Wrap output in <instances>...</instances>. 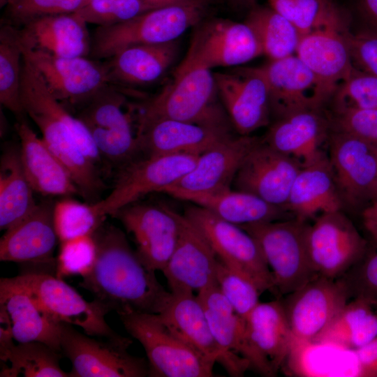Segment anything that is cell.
<instances>
[{"label":"cell","mask_w":377,"mask_h":377,"mask_svg":"<svg viewBox=\"0 0 377 377\" xmlns=\"http://www.w3.org/2000/svg\"><path fill=\"white\" fill-rule=\"evenodd\" d=\"M132 341L101 340L83 334L73 325H60L61 353L72 364L71 377H145L148 361L128 352Z\"/></svg>","instance_id":"8fae6325"},{"label":"cell","mask_w":377,"mask_h":377,"mask_svg":"<svg viewBox=\"0 0 377 377\" xmlns=\"http://www.w3.org/2000/svg\"><path fill=\"white\" fill-rule=\"evenodd\" d=\"M179 52L177 40L121 48L104 62L109 84L143 85L154 82L174 64Z\"/></svg>","instance_id":"f546056e"},{"label":"cell","mask_w":377,"mask_h":377,"mask_svg":"<svg viewBox=\"0 0 377 377\" xmlns=\"http://www.w3.org/2000/svg\"><path fill=\"white\" fill-rule=\"evenodd\" d=\"M23 52L19 29L6 24L0 30V101L19 120L25 114L20 98Z\"/></svg>","instance_id":"f35d334b"},{"label":"cell","mask_w":377,"mask_h":377,"mask_svg":"<svg viewBox=\"0 0 377 377\" xmlns=\"http://www.w3.org/2000/svg\"><path fill=\"white\" fill-rule=\"evenodd\" d=\"M231 130L159 119L138 127L140 151L146 156L170 154L200 156L232 137Z\"/></svg>","instance_id":"d4e9b609"},{"label":"cell","mask_w":377,"mask_h":377,"mask_svg":"<svg viewBox=\"0 0 377 377\" xmlns=\"http://www.w3.org/2000/svg\"><path fill=\"white\" fill-rule=\"evenodd\" d=\"M0 307L6 312L17 343L38 341L61 353L60 325L26 289L11 278L0 280Z\"/></svg>","instance_id":"f1b7e54d"},{"label":"cell","mask_w":377,"mask_h":377,"mask_svg":"<svg viewBox=\"0 0 377 377\" xmlns=\"http://www.w3.org/2000/svg\"><path fill=\"white\" fill-rule=\"evenodd\" d=\"M119 316L126 332L145 350L148 376H213L216 362L179 338L158 313L133 311Z\"/></svg>","instance_id":"277c9868"},{"label":"cell","mask_w":377,"mask_h":377,"mask_svg":"<svg viewBox=\"0 0 377 377\" xmlns=\"http://www.w3.org/2000/svg\"><path fill=\"white\" fill-rule=\"evenodd\" d=\"M56 258L55 275L60 279L70 276L83 277L91 270L97 254L92 235H82L59 242Z\"/></svg>","instance_id":"7bdbcfd3"},{"label":"cell","mask_w":377,"mask_h":377,"mask_svg":"<svg viewBox=\"0 0 377 377\" xmlns=\"http://www.w3.org/2000/svg\"><path fill=\"white\" fill-rule=\"evenodd\" d=\"M50 201L38 204L20 223L6 230L0 241V260L41 267L43 273L54 274V252L59 242Z\"/></svg>","instance_id":"44dd1931"},{"label":"cell","mask_w":377,"mask_h":377,"mask_svg":"<svg viewBox=\"0 0 377 377\" xmlns=\"http://www.w3.org/2000/svg\"><path fill=\"white\" fill-rule=\"evenodd\" d=\"M245 323L249 343L266 376H275L293 348V337L281 301L260 302Z\"/></svg>","instance_id":"4316f807"},{"label":"cell","mask_w":377,"mask_h":377,"mask_svg":"<svg viewBox=\"0 0 377 377\" xmlns=\"http://www.w3.org/2000/svg\"><path fill=\"white\" fill-rule=\"evenodd\" d=\"M348 31L340 11L334 7L317 27L300 38L295 54L314 75L312 102L316 108L334 94L355 68Z\"/></svg>","instance_id":"52a82bcc"},{"label":"cell","mask_w":377,"mask_h":377,"mask_svg":"<svg viewBox=\"0 0 377 377\" xmlns=\"http://www.w3.org/2000/svg\"><path fill=\"white\" fill-rule=\"evenodd\" d=\"M126 96L109 84L82 106L77 116L89 131L101 158L123 168L140 153L135 108L126 111ZM137 124V122H136Z\"/></svg>","instance_id":"ba28073f"},{"label":"cell","mask_w":377,"mask_h":377,"mask_svg":"<svg viewBox=\"0 0 377 377\" xmlns=\"http://www.w3.org/2000/svg\"><path fill=\"white\" fill-rule=\"evenodd\" d=\"M354 353L357 361L358 376L377 377V337Z\"/></svg>","instance_id":"816d5d0a"},{"label":"cell","mask_w":377,"mask_h":377,"mask_svg":"<svg viewBox=\"0 0 377 377\" xmlns=\"http://www.w3.org/2000/svg\"><path fill=\"white\" fill-rule=\"evenodd\" d=\"M156 8L144 0H89L76 13L87 23L110 26Z\"/></svg>","instance_id":"ee69618b"},{"label":"cell","mask_w":377,"mask_h":377,"mask_svg":"<svg viewBox=\"0 0 377 377\" xmlns=\"http://www.w3.org/2000/svg\"><path fill=\"white\" fill-rule=\"evenodd\" d=\"M158 314L184 341L200 354L222 365L231 376H242L251 369L244 357L224 350L216 341L203 309L193 292L171 293Z\"/></svg>","instance_id":"d6986e66"},{"label":"cell","mask_w":377,"mask_h":377,"mask_svg":"<svg viewBox=\"0 0 377 377\" xmlns=\"http://www.w3.org/2000/svg\"><path fill=\"white\" fill-rule=\"evenodd\" d=\"M137 114V128L159 119L216 128L232 126L221 101L214 75L200 67L176 69L174 78Z\"/></svg>","instance_id":"3957f363"},{"label":"cell","mask_w":377,"mask_h":377,"mask_svg":"<svg viewBox=\"0 0 377 377\" xmlns=\"http://www.w3.org/2000/svg\"><path fill=\"white\" fill-rule=\"evenodd\" d=\"M89 0H15L7 6L14 24L25 23L42 17L76 13Z\"/></svg>","instance_id":"7dc6e473"},{"label":"cell","mask_w":377,"mask_h":377,"mask_svg":"<svg viewBox=\"0 0 377 377\" xmlns=\"http://www.w3.org/2000/svg\"><path fill=\"white\" fill-rule=\"evenodd\" d=\"M259 142L250 135H233L200 155L187 174L162 192L174 196L230 188L242 161Z\"/></svg>","instance_id":"603a6c76"},{"label":"cell","mask_w":377,"mask_h":377,"mask_svg":"<svg viewBox=\"0 0 377 377\" xmlns=\"http://www.w3.org/2000/svg\"><path fill=\"white\" fill-rule=\"evenodd\" d=\"M22 48L50 94L64 105L83 106L110 84L104 63L86 57H57L22 44Z\"/></svg>","instance_id":"e0dca14e"},{"label":"cell","mask_w":377,"mask_h":377,"mask_svg":"<svg viewBox=\"0 0 377 377\" xmlns=\"http://www.w3.org/2000/svg\"><path fill=\"white\" fill-rule=\"evenodd\" d=\"M15 1V0H0L1 7L4 6H8L12 3Z\"/></svg>","instance_id":"91938a15"},{"label":"cell","mask_w":377,"mask_h":377,"mask_svg":"<svg viewBox=\"0 0 377 377\" xmlns=\"http://www.w3.org/2000/svg\"><path fill=\"white\" fill-rule=\"evenodd\" d=\"M197 296L217 343L224 350L244 357L249 362L251 369L266 376L262 363L249 343L245 320L235 311L217 283L200 291Z\"/></svg>","instance_id":"836d02e7"},{"label":"cell","mask_w":377,"mask_h":377,"mask_svg":"<svg viewBox=\"0 0 377 377\" xmlns=\"http://www.w3.org/2000/svg\"><path fill=\"white\" fill-rule=\"evenodd\" d=\"M154 8H161L175 5L198 4L205 5L200 0H144Z\"/></svg>","instance_id":"9f6ffc18"},{"label":"cell","mask_w":377,"mask_h":377,"mask_svg":"<svg viewBox=\"0 0 377 377\" xmlns=\"http://www.w3.org/2000/svg\"><path fill=\"white\" fill-rule=\"evenodd\" d=\"M87 24L76 13L39 17L19 29L20 40L31 50L57 57H87L91 46Z\"/></svg>","instance_id":"484cf974"},{"label":"cell","mask_w":377,"mask_h":377,"mask_svg":"<svg viewBox=\"0 0 377 377\" xmlns=\"http://www.w3.org/2000/svg\"><path fill=\"white\" fill-rule=\"evenodd\" d=\"M337 131H343L377 146V109L338 110Z\"/></svg>","instance_id":"681fc988"},{"label":"cell","mask_w":377,"mask_h":377,"mask_svg":"<svg viewBox=\"0 0 377 377\" xmlns=\"http://www.w3.org/2000/svg\"><path fill=\"white\" fill-rule=\"evenodd\" d=\"M252 68L265 80L271 109L279 117L298 110L315 108L312 102L314 75L296 54L270 60L265 65Z\"/></svg>","instance_id":"1f68e13d"},{"label":"cell","mask_w":377,"mask_h":377,"mask_svg":"<svg viewBox=\"0 0 377 377\" xmlns=\"http://www.w3.org/2000/svg\"><path fill=\"white\" fill-rule=\"evenodd\" d=\"M180 214L165 205L133 202L112 216L121 221L133 238L142 264L154 272L163 271L177 245Z\"/></svg>","instance_id":"2e32d148"},{"label":"cell","mask_w":377,"mask_h":377,"mask_svg":"<svg viewBox=\"0 0 377 377\" xmlns=\"http://www.w3.org/2000/svg\"><path fill=\"white\" fill-rule=\"evenodd\" d=\"M25 175L35 192L46 196H71L80 191L68 172L42 138L23 119L15 126Z\"/></svg>","instance_id":"4dcf8cb0"},{"label":"cell","mask_w":377,"mask_h":377,"mask_svg":"<svg viewBox=\"0 0 377 377\" xmlns=\"http://www.w3.org/2000/svg\"><path fill=\"white\" fill-rule=\"evenodd\" d=\"M302 165L296 158L260 141L242 161L232 183L235 190L285 209L293 183Z\"/></svg>","instance_id":"ac0fdd59"},{"label":"cell","mask_w":377,"mask_h":377,"mask_svg":"<svg viewBox=\"0 0 377 377\" xmlns=\"http://www.w3.org/2000/svg\"><path fill=\"white\" fill-rule=\"evenodd\" d=\"M350 298L343 280L316 276L281 301L293 347L312 343Z\"/></svg>","instance_id":"4fadbf2b"},{"label":"cell","mask_w":377,"mask_h":377,"mask_svg":"<svg viewBox=\"0 0 377 377\" xmlns=\"http://www.w3.org/2000/svg\"><path fill=\"white\" fill-rule=\"evenodd\" d=\"M11 279L27 290L57 322L82 328L84 333L99 338L122 340L105 321L110 309L94 300H85L78 292L55 274L27 272Z\"/></svg>","instance_id":"9c48e42d"},{"label":"cell","mask_w":377,"mask_h":377,"mask_svg":"<svg viewBox=\"0 0 377 377\" xmlns=\"http://www.w3.org/2000/svg\"><path fill=\"white\" fill-rule=\"evenodd\" d=\"M10 319L5 310L0 307V358L5 362L10 349L15 345Z\"/></svg>","instance_id":"f5cc1de1"},{"label":"cell","mask_w":377,"mask_h":377,"mask_svg":"<svg viewBox=\"0 0 377 377\" xmlns=\"http://www.w3.org/2000/svg\"><path fill=\"white\" fill-rule=\"evenodd\" d=\"M34 190L24 171L19 148L8 147L0 164V229L20 223L36 207Z\"/></svg>","instance_id":"d590c367"},{"label":"cell","mask_w":377,"mask_h":377,"mask_svg":"<svg viewBox=\"0 0 377 377\" xmlns=\"http://www.w3.org/2000/svg\"><path fill=\"white\" fill-rule=\"evenodd\" d=\"M205 6L175 5L146 11L119 24L99 27L91 39V56L108 59L127 46L156 44L177 40L186 30L198 24Z\"/></svg>","instance_id":"5b68a950"},{"label":"cell","mask_w":377,"mask_h":377,"mask_svg":"<svg viewBox=\"0 0 377 377\" xmlns=\"http://www.w3.org/2000/svg\"><path fill=\"white\" fill-rule=\"evenodd\" d=\"M305 240L311 265L317 276L339 279L360 262L367 243L341 210L318 215L307 224Z\"/></svg>","instance_id":"7c38bea8"},{"label":"cell","mask_w":377,"mask_h":377,"mask_svg":"<svg viewBox=\"0 0 377 377\" xmlns=\"http://www.w3.org/2000/svg\"><path fill=\"white\" fill-rule=\"evenodd\" d=\"M348 43L354 66L377 77V31L368 28L355 34L348 31Z\"/></svg>","instance_id":"f907efd6"},{"label":"cell","mask_w":377,"mask_h":377,"mask_svg":"<svg viewBox=\"0 0 377 377\" xmlns=\"http://www.w3.org/2000/svg\"><path fill=\"white\" fill-rule=\"evenodd\" d=\"M97 254L91 270L80 286L119 315L137 311L159 313L172 293L158 281L130 246L124 232L105 224L93 234Z\"/></svg>","instance_id":"6da1fadb"},{"label":"cell","mask_w":377,"mask_h":377,"mask_svg":"<svg viewBox=\"0 0 377 377\" xmlns=\"http://www.w3.org/2000/svg\"><path fill=\"white\" fill-rule=\"evenodd\" d=\"M245 22L258 38L263 54L270 60L296 54L300 40L297 29L271 7L254 6Z\"/></svg>","instance_id":"74e56055"},{"label":"cell","mask_w":377,"mask_h":377,"mask_svg":"<svg viewBox=\"0 0 377 377\" xmlns=\"http://www.w3.org/2000/svg\"><path fill=\"white\" fill-rule=\"evenodd\" d=\"M340 278L350 297L366 302L377 311V253L362 258Z\"/></svg>","instance_id":"c3c4849f"},{"label":"cell","mask_w":377,"mask_h":377,"mask_svg":"<svg viewBox=\"0 0 377 377\" xmlns=\"http://www.w3.org/2000/svg\"><path fill=\"white\" fill-rule=\"evenodd\" d=\"M214 75L222 104L239 135H250L269 124L272 109L268 88L252 67Z\"/></svg>","instance_id":"ffe728a7"},{"label":"cell","mask_w":377,"mask_h":377,"mask_svg":"<svg viewBox=\"0 0 377 377\" xmlns=\"http://www.w3.org/2000/svg\"><path fill=\"white\" fill-rule=\"evenodd\" d=\"M20 98L25 114L36 124L48 149L68 172L80 195L88 202H98L105 184L98 167L76 142L87 135L84 124L50 94L37 73L23 77Z\"/></svg>","instance_id":"7a4b0ae2"},{"label":"cell","mask_w":377,"mask_h":377,"mask_svg":"<svg viewBox=\"0 0 377 377\" xmlns=\"http://www.w3.org/2000/svg\"><path fill=\"white\" fill-rule=\"evenodd\" d=\"M60 353L46 343L38 341L18 343L9 351L1 377H68L70 372L60 366Z\"/></svg>","instance_id":"ab89813d"},{"label":"cell","mask_w":377,"mask_h":377,"mask_svg":"<svg viewBox=\"0 0 377 377\" xmlns=\"http://www.w3.org/2000/svg\"><path fill=\"white\" fill-rule=\"evenodd\" d=\"M358 7L369 28L377 31V0H358Z\"/></svg>","instance_id":"11a10c76"},{"label":"cell","mask_w":377,"mask_h":377,"mask_svg":"<svg viewBox=\"0 0 377 377\" xmlns=\"http://www.w3.org/2000/svg\"><path fill=\"white\" fill-rule=\"evenodd\" d=\"M218 260L202 235L181 214L179 239L162 271L170 292L199 293L216 284Z\"/></svg>","instance_id":"cb8c5ba5"},{"label":"cell","mask_w":377,"mask_h":377,"mask_svg":"<svg viewBox=\"0 0 377 377\" xmlns=\"http://www.w3.org/2000/svg\"><path fill=\"white\" fill-rule=\"evenodd\" d=\"M334 96L338 110L377 109V77L355 67Z\"/></svg>","instance_id":"bcb514c9"},{"label":"cell","mask_w":377,"mask_h":377,"mask_svg":"<svg viewBox=\"0 0 377 377\" xmlns=\"http://www.w3.org/2000/svg\"><path fill=\"white\" fill-rule=\"evenodd\" d=\"M309 108L279 117L268 129L263 142L275 150L308 164L324 152L321 145L325 138L327 124L318 112Z\"/></svg>","instance_id":"d6a6232c"},{"label":"cell","mask_w":377,"mask_h":377,"mask_svg":"<svg viewBox=\"0 0 377 377\" xmlns=\"http://www.w3.org/2000/svg\"><path fill=\"white\" fill-rule=\"evenodd\" d=\"M205 5L211 2L215 1L216 0H200Z\"/></svg>","instance_id":"94428289"},{"label":"cell","mask_w":377,"mask_h":377,"mask_svg":"<svg viewBox=\"0 0 377 377\" xmlns=\"http://www.w3.org/2000/svg\"><path fill=\"white\" fill-rule=\"evenodd\" d=\"M343 200L327 156L303 165L291 186L285 209L306 221L317 214L340 211Z\"/></svg>","instance_id":"83f0119b"},{"label":"cell","mask_w":377,"mask_h":377,"mask_svg":"<svg viewBox=\"0 0 377 377\" xmlns=\"http://www.w3.org/2000/svg\"><path fill=\"white\" fill-rule=\"evenodd\" d=\"M362 219L365 230L377 243V199L363 209Z\"/></svg>","instance_id":"db71d44e"},{"label":"cell","mask_w":377,"mask_h":377,"mask_svg":"<svg viewBox=\"0 0 377 377\" xmlns=\"http://www.w3.org/2000/svg\"><path fill=\"white\" fill-rule=\"evenodd\" d=\"M184 215L205 238L220 261L252 280L262 293L274 291L272 272L249 233L196 205L187 207Z\"/></svg>","instance_id":"30bf717a"},{"label":"cell","mask_w":377,"mask_h":377,"mask_svg":"<svg viewBox=\"0 0 377 377\" xmlns=\"http://www.w3.org/2000/svg\"><path fill=\"white\" fill-rule=\"evenodd\" d=\"M199 156L170 154L145 156L121 168L110 193L95 202L100 214L112 216L119 209L153 192H162L195 165Z\"/></svg>","instance_id":"5bb4252c"},{"label":"cell","mask_w":377,"mask_h":377,"mask_svg":"<svg viewBox=\"0 0 377 377\" xmlns=\"http://www.w3.org/2000/svg\"><path fill=\"white\" fill-rule=\"evenodd\" d=\"M216 283L221 293L243 319L260 303L262 293L256 283L247 276L232 270L218 260Z\"/></svg>","instance_id":"b9f144b4"},{"label":"cell","mask_w":377,"mask_h":377,"mask_svg":"<svg viewBox=\"0 0 377 377\" xmlns=\"http://www.w3.org/2000/svg\"><path fill=\"white\" fill-rule=\"evenodd\" d=\"M376 337L377 312L366 302L353 299L347 302L312 343L355 351Z\"/></svg>","instance_id":"8d00e7d4"},{"label":"cell","mask_w":377,"mask_h":377,"mask_svg":"<svg viewBox=\"0 0 377 377\" xmlns=\"http://www.w3.org/2000/svg\"><path fill=\"white\" fill-rule=\"evenodd\" d=\"M239 226L257 242L272 274L274 293L286 296L317 276L307 254L306 221L294 218Z\"/></svg>","instance_id":"8992f818"},{"label":"cell","mask_w":377,"mask_h":377,"mask_svg":"<svg viewBox=\"0 0 377 377\" xmlns=\"http://www.w3.org/2000/svg\"><path fill=\"white\" fill-rule=\"evenodd\" d=\"M377 199V183L371 193L370 200L373 201L374 200Z\"/></svg>","instance_id":"680465c9"},{"label":"cell","mask_w":377,"mask_h":377,"mask_svg":"<svg viewBox=\"0 0 377 377\" xmlns=\"http://www.w3.org/2000/svg\"><path fill=\"white\" fill-rule=\"evenodd\" d=\"M95 202H82L70 196L53 206V220L60 242L82 235H92L105 222Z\"/></svg>","instance_id":"60d3db41"},{"label":"cell","mask_w":377,"mask_h":377,"mask_svg":"<svg viewBox=\"0 0 377 377\" xmlns=\"http://www.w3.org/2000/svg\"><path fill=\"white\" fill-rule=\"evenodd\" d=\"M328 158L343 201L369 200L377 183V146L337 131L330 137Z\"/></svg>","instance_id":"7402d4cb"},{"label":"cell","mask_w":377,"mask_h":377,"mask_svg":"<svg viewBox=\"0 0 377 377\" xmlns=\"http://www.w3.org/2000/svg\"><path fill=\"white\" fill-rule=\"evenodd\" d=\"M263 54L251 28L244 22L215 19L200 26L178 68L211 70L247 63Z\"/></svg>","instance_id":"9a60e30c"},{"label":"cell","mask_w":377,"mask_h":377,"mask_svg":"<svg viewBox=\"0 0 377 377\" xmlns=\"http://www.w3.org/2000/svg\"><path fill=\"white\" fill-rule=\"evenodd\" d=\"M230 1L237 7H253L256 0H230Z\"/></svg>","instance_id":"6f0895ef"},{"label":"cell","mask_w":377,"mask_h":377,"mask_svg":"<svg viewBox=\"0 0 377 377\" xmlns=\"http://www.w3.org/2000/svg\"><path fill=\"white\" fill-rule=\"evenodd\" d=\"M173 197L200 206L237 226L281 220L287 212L253 194L231 188L212 193H179Z\"/></svg>","instance_id":"e575fe53"},{"label":"cell","mask_w":377,"mask_h":377,"mask_svg":"<svg viewBox=\"0 0 377 377\" xmlns=\"http://www.w3.org/2000/svg\"><path fill=\"white\" fill-rule=\"evenodd\" d=\"M269 7L289 20L300 38L318 27L335 7L330 0H268Z\"/></svg>","instance_id":"f6af8a7d"}]
</instances>
